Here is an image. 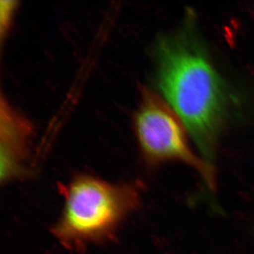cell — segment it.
Returning a JSON list of instances; mask_svg holds the SVG:
<instances>
[{"label":"cell","mask_w":254,"mask_h":254,"mask_svg":"<svg viewBox=\"0 0 254 254\" xmlns=\"http://www.w3.org/2000/svg\"><path fill=\"white\" fill-rule=\"evenodd\" d=\"M155 57L163 100L186 127L200 156L213 168L230 105L226 83L188 20L159 40Z\"/></svg>","instance_id":"1"},{"label":"cell","mask_w":254,"mask_h":254,"mask_svg":"<svg viewBox=\"0 0 254 254\" xmlns=\"http://www.w3.org/2000/svg\"><path fill=\"white\" fill-rule=\"evenodd\" d=\"M59 188L63 209L52 234L73 252L111 239L141 203V185L135 181L114 183L82 174Z\"/></svg>","instance_id":"2"},{"label":"cell","mask_w":254,"mask_h":254,"mask_svg":"<svg viewBox=\"0 0 254 254\" xmlns=\"http://www.w3.org/2000/svg\"><path fill=\"white\" fill-rule=\"evenodd\" d=\"M134 130L141 154L150 165L177 161L186 164L214 190V168L195 154L187 139V130L165 100L144 91L134 118Z\"/></svg>","instance_id":"3"},{"label":"cell","mask_w":254,"mask_h":254,"mask_svg":"<svg viewBox=\"0 0 254 254\" xmlns=\"http://www.w3.org/2000/svg\"><path fill=\"white\" fill-rule=\"evenodd\" d=\"M33 129L31 124L1 96L0 105V147L1 182L24 175Z\"/></svg>","instance_id":"4"},{"label":"cell","mask_w":254,"mask_h":254,"mask_svg":"<svg viewBox=\"0 0 254 254\" xmlns=\"http://www.w3.org/2000/svg\"><path fill=\"white\" fill-rule=\"evenodd\" d=\"M16 7V1H1L0 6V28L1 36L7 31Z\"/></svg>","instance_id":"5"}]
</instances>
